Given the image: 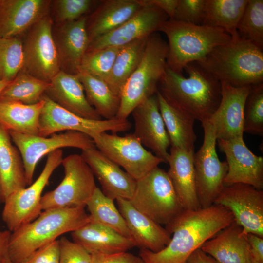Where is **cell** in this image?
Listing matches in <instances>:
<instances>
[{"label":"cell","mask_w":263,"mask_h":263,"mask_svg":"<svg viewBox=\"0 0 263 263\" xmlns=\"http://www.w3.org/2000/svg\"><path fill=\"white\" fill-rule=\"evenodd\" d=\"M129 201L138 211L165 226L185 210L167 172L158 166L136 181Z\"/></svg>","instance_id":"cell-7"},{"label":"cell","mask_w":263,"mask_h":263,"mask_svg":"<svg viewBox=\"0 0 263 263\" xmlns=\"http://www.w3.org/2000/svg\"><path fill=\"white\" fill-rule=\"evenodd\" d=\"M76 75L83 85L88 103L97 113L105 120L116 118L120 108V96L102 80L82 71Z\"/></svg>","instance_id":"cell-32"},{"label":"cell","mask_w":263,"mask_h":263,"mask_svg":"<svg viewBox=\"0 0 263 263\" xmlns=\"http://www.w3.org/2000/svg\"><path fill=\"white\" fill-rule=\"evenodd\" d=\"M248 0H206L201 25L222 29L231 36L237 27Z\"/></svg>","instance_id":"cell-34"},{"label":"cell","mask_w":263,"mask_h":263,"mask_svg":"<svg viewBox=\"0 0 263 263\" xmlns=\"http://www.w3.org/2000/svg\"><path fill=\"white\" fill-rule=\"evenodd\" d=\"M184 70L187 78L166 66L157 91L195 120H208L221 101V82L196 62L187 64Z\"/></svg>","instance_id":"cell-2"},{"label":"cell","mask_w":263,"mask_h":263,"mask_svg":"<svg viewBox=\"0 0 263 263\" xmlns=\"http://www.w3.org/2000/svg\"><path fill=\"white\" fill-rule=\"evenodd\" d=\"M246 236L250 245L249 263H263V238L252 234Z\"/></svg>","instance_id":"cell-46"},{"label":"cell","mask_w":263,"mask_h":263,"mask_svg":"<svg viewBox=\"0 0 263 263\" xmlns=\"http://www.w3.org/2000/svg\"><path fill=\"white\" fill-rule=\"evenodd\" d=\"M144 5L142 0H101L86 16V29L90 43L119 27Z\"/></svg>","instance_id":"cell-24"},{"label":"cell","mask_w":263,"mask_h":263,"mask_svg":"<svg viewBox=\"0 0 263 263\" xmlns=\"http://www.w3.org/2000/svg\"><path fill=\"white\" fill-rule=\"evenodd\" d=\"M9 82L0 79V93Z\"/></svg>","instance_id":"cell-50"},{"label":"cell","mask_w":263,"mask_h":263,"mask_svg":"<svg viewBox=\"0 0 263 263\" xmlns=\"http://www.w3.org/2000/svg\"><path fill=\"white\" fill-rule=\"evenodd\" d=\"M149 37L134 40L122 46L115 58L105 82L120 96L124 84L142 59Z\"/></svg>","instance_id":"cell-33"},{"label":"cell","mask_w":263,"mask_h":263,"mask_svg":"<svg viewBox=\"0 0 263 263\" xmlns=\"http://www.w3.org/2000/svg\"><path fill=\"white\" fill-rule=\"evenodd\" d=\"M96 148L137 181L163 161L147 150L133 134L120 136L106 132L93 139Z\"/></svg>","instance_id":"cell-13"},{"label":"cell","mask_w":263,"mask_h":263,"mask_svg":"<svg viewBox=\"0 0 263 263\" xmlns=\"http://www.w3.org/2000/svg\"><path fill=\"white\" fill-rule=\"evenodd\" d=\"M59 240H55L37 250L24 263H59Z\"/></svg>","instance_id":"cell-44"},{"label":"cell","mask_w":263,"mask_h":263,"mask_svg":"<svg viewBox=\"0 0 263 263\" xmlns=\"http://www.w3.org/2000/svg\"><path fill=\"white\" fill-rule=\"evenodd\" d=\"M73 241L89 253L113 254L127 252L136 246L134 241L102 225L89 222L71 232Z\"/></svg>","instance_id":"cell-28"},{"label":"cell","mask_w":263,"mask_h":263,"mask_svg":"<svg viewBox=\"0 0 263 263\" xmlns=\"http://www.w3.org/2000/svg\"><path fill=\"white\" fill-rule=\"evenodd\" d=\"M53 23L50 14L20 36L23 52L20 72L48 82L60 71L52 35Z\"/></svg>","instance_id":"cell-9"},{"label":"cell","mask_w":263,"mask_h":263,"mask_svg":"<svg viewBox=\"0 0 263 263\" xmlns=\"http://www.w3.org/2000/svg\"><path fill=\"white\" fill-rule=\"evenodd\" d=\"M1 181L0 177V199H1Z\"/></svg>","instance_id":"cell-52"},{"label":"cell","mask_w":263,"mask_h":263,"mask_svg":"<svg viewBox=\"0 0 263 263\" xmlns=\"http://www.w3.org/2000/svg\"><path fill=\"white\" fill-rule=\"evenodd\" d=\"M144 5L133 16L114 30L92 41L87 51L111 46H123L157 32L168 15L159 7L142 0Z\"/></svg>","instance_id":"cell-16"},{"label":"cell","mask_w":263,"mask_h":263,"mask_svg":"<svg viewBox=\"0 0 263 263\" xmlns=\"http://www.w3.org/2000/svg\"><path fill=\"white\" fill-rule=\"evenodd\" d=\"M164 11L169 19H173L178 0H148Z\"/></svg>","instance_id":"cell-47"},{"label":"cell","mask_w":263,"mask_h":263,"mask_svg":"<svg viewBox=\"0 0 263 263\" xmlns=\"http://www.w3.org/2000/svg\"><path fill=\"white\" fill-rule=\"evenodd\" d=\"M221 151L225 155L228 170L224 186L241 183L258 189L263 188V158L252 153L243 137L230 140H217Z\"/></svg>","instance_id":"cell-17"},{"label":"cell","mask_w":263,"mask_h":263,"mask_svg":"<svg viewBox=\"0 0 263 263\" xmlns=\"http://www.w3.org/2000/svg\"><path fill=\"white\" fill-rule=\"evenodd\" d=\"M91 263H145L139 256L127 252L113 254L91 253Z\"/></svg>","instance_id":"cell-45"},{"label":"cell","mask_w":263,"mask_h":263,"mask_svg":"<svg viewBox=\"0 0 263 263\" xmlns=\"http://www.w3.org/2000/svg\"><path fill=\"white\" fill-rule=\"evenodd\" d=\"M86 207L90 213V222L106 226L132 239L126 223L116 207L114 200L106 196L98 188H96Z\"/></svg>","instance_id":"cell-35"},{"label":"cell","mask_w":263,"mask_h":263,"mask_svg":"<svg viewBox=\"0 0 263 263\" xmlns=\"http://www.w3.org/2000/svg\"><path fill=\"white\" fill-rule=\"evenodd\" d=\"M86 16L70 22L53 23L52 35L60 71L77 75L90 44L86 29Z\"/></svg>","instance_id":"cell-20"},{"label":"cell","mask_w":263,"mask_h":263,"mask_svg":"<svg viewBox=\"0 0 263 263\" xmlns=\"http://www.w3.org/2000/svg\"><path fill=\"white\" fill-rule=\"evenodd\" d=\"M63 159L61 149L48 154L44 167L36 180L5 199L2 219L11 232L32 221L42 212V191L52 173L61 164Z\"/></svg>","instance_id":"cell-11"},{"label":"cell","mask_w":263,"mask_h":263,"mask_svg":"<svg viewBox=\"0 0 263 263\" xmlns=\"http://www.w3.org/2000/svg\"><path fill=\"white\" fill-rule=\"evenodd\" d=\"M98 1L92 0H52L50 15L55 24L75 20L86 16Z\"/></svg>","instance_id":"cell-41"},{"label":"cell","mask_w":263,"mask_h":263,"mask_svg":"<svg viewBox=\"0 0 263 263\" xmlns=\"http://www.w3.org/2000/svg\"><path fill=\"white\" fill-rule=\"evenodd\" d=\"M243 132L263 135V83L252 85L246 98L244 113Z\"/></svg>","instance_id":"cell-40"},{"label":"cell","mask_w":263,"mask_h":263,"mask_svg":"<svg viewBox=\"0 0 263 263\" xmlns=\"http://www.w3.org/2000/svg\"><path fill=\"white\" fill-rule=\"evenodd\" d=\"M155 94L171 147L187 151L194 150L196 140L194 130L195 120L171 104L159 91Z\"/></svg>","instance_id":"cell-30"},{"label":"cell","mask_w":263,"mask_h":263,"mask_svg":"<svg viewBox=\"0 0 263 263\" xmlns=\"http://www.w3.org/2000/svg\"><path fill=\"white\" fill-rule=\"evenodd\" d=\"M84 207L49 209L42 211L34 220L11 233L9 259L24 263L37 250L90 222Z\"/></svg>","instance_id":"cell-3"},{"label":"cell","mask_w":263,"mask_h":263,"mask_svg":"<svg viewBox=\"0 0 263 263\" xmlns=\"http://www.w3.org/2000/svg\"><path fill=\"white\" fill-rule=\"evenodd\" d=\"M50 0H0V38L20 37L50 14Z\"/></svg>","instance_id":"cell-22"},{"label":"cell","mask_w":263,"mask_h":263,"mask_svg":"<svg viewBox=\"0 0 263 263\" xmlns=\"http://www.w3.org/2000/svg\"><path fill=\"white\" fill-rule=\"evenodd\" d=\"M200 249L218 263L250 262V244L235 221L206 241Z\"/></svg>","instance_id":"cell-27"},{"label":"cell","mask_w":263,"mask_h":263,"mask_svg":"<svg viewBox=\"0 0 263 263\" xmlns=\"http://www.w3.org/2000/svg\"><path fill=\"white\" fill-rule=\"evenodd\" d=\"M167 54V43L160 34L150 35L139 64L122 88L116 118L127 119L136 107L156 94L166 68Z\"/></svg>","instance_id":"cell-6"},{"label":"cell","mask_w":263,"mask_h":263,"mask_svg":"<svg viewBox=\"0 0 263 263\" xmlns=\"http://www.w3.org/2000/svg\"><path fill=\"white\" fill-rule=\"evenodd\" d=\"M44 103L42 98L31 105L0 101V125L8 132L38 135L39 117Z\"/></svg>","instance_id":"cell-31"},{"label":"cell","mask_w":263,"mask_h":263,"mask_svg":"<svg viewBox=\"0 0 263 263\" xmlns=\"http://www.w3.org/2000/svg\"><path fill=\"white\" fill-rule=\"evenodd\" d=\"M0 177L1 200L27 186L20 153L12 144L9 132L0 125Z\"/></svg>","instance_id":"cell-29"},{"label":"cell","mask_w":263,"mask_h":263,"mask_svg":"<svg viewBox=\"0 0 263 263\" xmlns=\"http://www.w3.org/2000/svg\"><path fill=\"white\" fill-rule=\"evenodd\" d=\"M49 82L44 94L59 106L82 118L102 119L88 103L83 85L76 75L60 71Z\"/></svg>","instance_id":"cell-25"},{"label":"cell","mask_w":263,"mask_h":263,"mask_svg":"<svg viewBox=\"0 0 263 263\" xmlns=\"http://www.w3.org/2000/svg\"><path fill=\"white\" fill-rule=\"evenodd\" d=\"M195 151L178 148L170 149L167 173L185 210L201 207L196 191L193 157Z\"/></svg>","instance_id":"cell-26"},{"label":"cell","mask_w":263,"mask_h":263,"mask_svg":"<svg viewBox=\"0 0 263 263\" xmlns=\"http://www.w3.org/2000/svg\"><path fill=\"white\" fill-rule=\"evenodd\" d=\"M234 221L232 213L219 205L185 209L165 226L172 235L167 245L157 252L140 249L139 256L145 263H186L194 251Z\"/></svg>","instance_id":"cell-1"},{"label":"cell","mask_w":263,"mask_h":263,"mask_svg":"<svg viewBox=\"0 0 263 263\" xmlns=\"http://www.w3.org/2000/svg\"><path fill=\"white\" fill-rule=\"evenodd\" d=\"M122 47L111 46L86 52L79 72H84L105 82Z\"/></svg>","instance_id":"cell-39"},{"label":"cell","mask_w":263,"mask_h":263,"mask_svg":"<svg viewBox=\"0 0 263 263\" xmlns=\"http://www.w3.org/2000/svg\"><path fill=\"white\" fill-rule=\"evenodd\" d=\"M11 232L8 230H0V263L9 260L8 244Z\"/></svg>","instance_id":"cell-48"},{"label":"cell","mask_w":263,"mask_h":263,"mask_svg":"<svg viewBox=\"0 0 263 263\" xmlns=\"http://www.w3.org/2000/svg\"><path fill=\"white\" fill-rule=\"evenodd\" d=\"M243 39L263 50V0H248L237 27Z\"/></svg>","instance_id":"cell-37"},{"label":"cell","mask_w":263,"mask_h":263,"mask_svg":"<svg viewBox=\"0 0 263 263\" xmlns=\"http://www.w3.org/2000/svg\"><path fill=\"white\" fill-rule=\"evenodd\" d=\"M59 240V263H91V254L79 244L65 237Z\"/></svg>","instance_id":"cell-43"},{"label":"cell","mask_w":263,"mask_h":263,"mask_svg":"<svg viewBox=\"0 0 263 263\" xmlns=\"http://www.w3.org/2000/svg\"><path fill=\"white\" fill-rule=\"evenodd\" d=\"M214 204L222 206L233 215L243 234L263 238V191L244 184L225 186Z\"/></svg>","instance_id":"cell-15"},{"label":"cell","mask_w":263,"mask_h":263,"mask_svg":"<svg viewBox=\"0 0 263 263\" xmlns=\"http://www.w3.org/2000/svg\"><path fill=\"white\" fill-rule=\"evenodd\" d=\"M115 200L136 246L157 252L167 245L171 235L165 228L138 211L129 200Z\"/></svg>","instance_id":"cell-23"},{"label":"cell","mask_w":263,"mask_h":263,"mask_svg":"<svg viewBox=\"0 0 263 263\" xmlns=\"http://www.w3.org/2000/svg\"><path fill=\"white\" fill-rule=\"evenodd\" d=\"M221 84L220 103L208 121L217 140L243 137L244 105L251 85L234 87L224 82Z\"/></svg>","instance_id":"cell-18"},{"label":"cell","mask_w":263,"mask_h":263,"mask_svg":"<svg viewBox=\"0 0 263 263\" xmlns=\"http://www.w3.org/2000/svg\"><path fill=\"white\" fill-rule=\"evenodd\" d=\"M134 122L132 133L144 146L164 163H168L169 138L160 113L156 94L146 99L132 113Z\"/></svg>","instance_id":"cell-19"},{"label":"cell","mask_w":263,"mask_h":263,"mask_svg":"<svg viewBox=\"0 0 263 263\" xmlns=\"http://www.w3.org/2000/svg\"><path fill=\"white\" fill-rule=\"evenodd\" d=\"M12 142L21 155L27 185L32 183L36 165L44 155L64 147H73L82 150L95 148L94 140L88 135L76 131L54 134L49 137L25 134L9 131Z\"/></svg>","instance_id":"cell-14"},{"label":"cell","mask_w":263,"mask_h":263,"mask_svg":"<svg viewBox=\"0 0 263 263\" xmlns=\"http://www.w3.org/2000/svg\"><path fill=\"white\" fill-rule=\"evenodd\" d=\"M50 85L27 74L20 72L0 93V101L34 104L39 102Z\"/></svg>","instance_id":"cell-36"},{"label":"cell","mask_w":263,"mask_h":263,"mask_svg":"<svg viewBox=\"0 0 263 263\" xmlns=\"http://www.w3.org/2000/svg\"><path fill=\"white\" fill-rule=\"evenodd\" d=\"M158 31L168 39L166 66L181 74L187 64L202 60L213 49L231 39L220 28L169 19L160 24Z\"/></svg>","instance_id":"cell-5"},{"label":"cell","mask_w":263,"mask_h":263,"mask_svg":"<svg viewBox=\"0 0 263 263\" xmlns=\"http://www.w3.org/2000/svg\"><path fill=\"white\" fill-rule=\"evenodd\" d=\"M206 0H178L173 19L187 23L201 25Z\"/></svg>","instance_id":"cell-42"},{"label":"cell","mask_w":263,"mask_h":263,"mask_svg":"<svg viewBox=\"0 0 263 263\" xmlns=\"http://www.w3.org/2000/svg\"><path fill=\"white\" fill-rule=\"evenodd\" d=\"M64 177L54 190L42 195V211L58 208L84 207L97 187L94 175L81 155L71 154L63 159Z\"/></svg>","instance_id":"cell-8"},{"label":"cell","mask_w":263,"mask_h":263,"mask_svg":"<svg viewBox=\"0 0 263 263\" xmlns=\"http://www.w3.org/2000/svg\"><path fill=\"white\" fill-rule=\"evenodd\" d=\"M4 263H16L13 262L10 259H9L7 260L6 262H5Z\"/></svg>","instance_id":"cell-51"},{"label":"cell","mask_w":263,"mask_h":263,"mask_svg":"<svg viewBox=\"0 0 263 263\" xmlns=\"http://www.w3.org/2000/svg\"><path fill=\"white\" fill-rule=\"evenodd\" d=\"M81 155L97 178L106 196L113 200L132 198L136 181L118 165L96 147L82 150Z\"/></svg>","instance_id":"cell-21"},{"label":"cell","mask_w":263,"mask_h":263,"mask_svg":"<svg viewBox=\"0 0 263 263\" xmlns=\"http://www.w3.org/2000/svg\"><path fill=\"white\" fill-rule=\"evenodd\" d=\"M201 123L204 140L194 152L193 164L198 201L201 208H206L214 204L224 187L228 166L226 161L220 160L217 154V138L212 125L208 120Z\"/></svg>","instance_id":"cell-10"},{"label":"cell","mask_w":263,"mask_h":263,"mask_svg":"<svg viewBox=\"0 0 263 263\" xmlns=\"http://www.w3.org/2000/svg\"><path fill=\"white\" fill-rule=\"evenodd\" d=\"M196 62L220 82L234 87L263 81V50L241 38L238 32L227 43L216 47Z\"/></svg>","instance_id":"cell-4"},{"label":"cell","mask_w":263,"mask_h":263,"mask_svg":"<svg viewBox=\"0 0 263 263\" xmlns=\"http://www.w3.org/2000/svg\"><path fill=\"white\" fill-rule=\"evenodd\" d=\"M41 98L44 103L39 117L38 136L46 137L60 131H76L93 139L103 132L111 131L116 134L132 128V123L127 119H88L60 107L45 94Z\"/></svg>","instance_id":"cell-12"},{"label":"cell","mask_w":263,"mask_h":263,"mask_svg":"<svg viewBox=\"0 0 263 263\" xmlns=\"http://www.w3.org/2000/svg\"><path fill=\"white\" fill-rule=\"evenodd\" d=\"M186 263H218L214 259L203 252L200 248L194 251Z\"/></svg>","instance_id":"cell-49"},{"label":"cell","mask_w":263,"mask_h":263,"mask_svg":"<svg viewBox=\"0 0 263 263\" xmlns=\"http://www.w3.org/2000/svg\"><path fill=\"white\" fill-rule=\"evenodd\" d=\"M23 63L21 38H0V79L12 81L21 70Z\"/></svg>","instance_id":"cell-38"}]
</instances>
